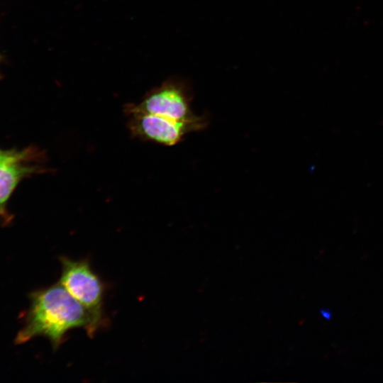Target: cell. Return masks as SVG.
I'll return each instance as SVG.
<instances>
[{
    "instance_id": "cell-1",
    "label": "cell",
    "mask_w": 383,
    "mask_h": 383,
    "mask_svg": "<svg viewBox=\"0 0 383 383\" xmlns=\"http://www.w3.org/2000/svg\"><path fill=\"white\" fill-rule=\"evenodd\" d=\"M103 326L59 282L31 294V306L24 327L16 342L37 337L48 338L54 349L65 342L66 334L83 328L92 338Z\"/></svg>"
},
{
    "instance_id": "cell-2",
    "label": "cell",
    "mask_w": 383,
    "mask_h": 383,
    "mask_svg": "<svg viewBox=\"0 0 383 383\" xmlns=\"http://www.w3.org/2000/svg\"><path fill=\"white\" fill-rule=\"evenodd\" d=\"M127 127L132 137L166 146L174 145L189 133L205 129L209 116L205 113L188 120H176L123 107Z\"/></svg>"
},
{
    "instance_id": "cell-5",
    "label": "cell",
    "mask_w": 383,
    "mask_h": 383,
    "mask_svg": "<svg viewBox=\"0 0 383 383\" xmlns=\"http://www.w3.org/2000/svg\"><path fill=\"white\" fill-rule=\"evenodd\" d=\"M31 155L28 150L16 152L0 162V205L6 201L21 179L38 172V167L26 165L22 162Z\"/></svg>"
},
{
    "instance_id": "cell-7",
    "label": "cell",
    "mask_w": 383,
    "mask_h": 383,
    "mask_svg": "<svg viewBox=\"0 0 383 383\" xmlns=\"http://www.w3.org/2000/svg\"><path fill=\"white\" fill-rule=\"evenodd\" d=\"M320 313L326 320H330L332 317L331 311L327 309H321Z\"/></svg>"
},
{
    "instance_id": "cell-3",
    "label": "cell",
    "mask_w": 383,
    "mask_h": 383,
    "mask_svg": "<svg viewBox=\"0 0 383 383\" xmlns=\"http://www.w3.org/2000/svg\"><path fill=\"white\" fill-rule=\"evenodd\" d=\"M193 98L189 80L170 77L146 92L140 102L129 103L123 107L176 120H188L196 116L191 109Z\"/></svg>"
},
{
    "instance_id": "cell-6",
    "label": "cell",
    "mask_w": 383,
    "mask_h": 383,
    "mask_svg": "<svg viewBox=\"0 0 383 383\" xmlns=\"http://www.w3.org/2000/svg\"><path fill=\"white\" fill-rule=\"evenodd\" d=\"M16 152V151H4L0 150V162L5 161L11 156H13Z\"/></svg>"
},
{
    "instance_id": "cell-4",
    "label": "cell",
    "mask_w": 383,
    "mask_h": 383,
    "mask_svg": "<svg viewBox=\"0 0 383 383\" xmlns=\"http://www.w3.org/2000/svg\"><path fill=\"white\" fill-rule=\"evenodd\" d=\"M59 283L104 326L105 284L91 268L87 259L73 260L61 257Z\"/></svg>"
}]
</instances>
